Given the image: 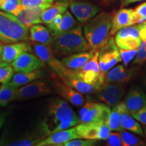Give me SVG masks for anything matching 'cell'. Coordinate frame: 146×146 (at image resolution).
<instances>
[{
	"mask_svg": "<svg viewBox=\"0 0 146 146\" xmlns=\"http://www.w3.org/2000/svg\"><path fill=\"white\" fill-rule=\"evenodd\" d=\"M56 82L47 81H35L18 87L16 94L18 101H24L39 97L47 96L56 90Z\"/></svg>",
	"mask_w": 146,
	"mask_h": 146,
	"instance_id": "5",
	"label": "cell"
},
{
	"mask_svg": "<svg viewBox=\"0 0 146 146\" xmlns=\"http://www.w3.org/2000/svg\"><path fill=\"white\" fill-rule=\"evenodd\" d=\"M5 122V116L3 115L0 114V130H1V127H3V124Z\"/></svg>",
	"mask_w": 146,
	"mask_h": 146,
	"instance_id": "43",
	"label": "cell"
},
{
	"mask_svg": "<svg viewBox=\"0 0 146 146\" xmlns=\"http://www.w3.org/2000/svg\"><path fill=\"white\" fill-rule=\"evenodd\" d=\"M45 138V136L43 135H31L27 137L26 138L21 139L19 140H16L12 142H7L3 144V145L10 146H37L38 143Z\"/></svg>",
	"mask_w": 146,
	"mask_h": 146,
	"instance_id": "30",
	"label": "cell"
},
{
	"mask_svg": "<svg viewBox=\"0 0 146 146\" xmlns=\"http://www.w3.org/2000/svg\"><path fill=\"white\" fill-rule=\"evenodd\" d=\"M29 39V28L20 23L12 14L0 10V42L6 44Z\"/></svg>",
	"mask_w": 146,
	"mask_h": 146,
	"instance_id": "4",
	"label": "cell"
},
{
	"mask_svg": "<svg viewBox=\"0 0 146 146\" xmlns=\"http://www.w3.org/2000/svg\"><path fill=\"white\" fill-rule=\"evenodd\" d=\"M0 87H1V85H0Z\"/></svg>",
	"mask_w": 146,
	"mask_h": 146,
	"instance_id": "49",
	"label": "cell"
},
{
	"mask_svg": "<svg viewBox=\"0 0 146 146\" xmlns=\"http://www.w3.org/2000/svg\"><path fill=\"white\" fill-rule=\"evenodd\" d=\"M96 145V141L93 139H74L70 140L64 144V146H91Z\"/></svg>",
	"mask_w": 146,
	"mask_h": 146,
	"instance_id": "38",
	"label": "cell"
},
{
	"mask_svg": "<svg viewBox=\"0 0 146 146\" xmlns=\"http://www.w3.org/2000/svg\"><path fill=\"white\" fill-rule=\"evenodd\" d=\"M32 49L29 43L24 41H18L3 45L1 60L5 62L12 64L25 52H31Z\"/></svg>",
	"mask_w": 146,
	"mask_h": 146,
	"instance_id": "14",
	"label": "cell"
},
{
	"mask_svg": "<svg viewBox=\"0 0 146 146\" xmlns=\"http://www.w3.org/2000/svg\"><path fill=\"white\" fill-rule=\"evenodd\" d=\"M99 65L102 72L106 73L122 60L120 50L114 39L110 36L99 50Z\"/></svg>",
	"mask_w": 146,
	"mask_h": 146,
	"instance_id": "7",
	"label": "cell"
},
{
	"mask_svg": "<svg viewBox=\"0 0 146 146\" xmlns=\"http://www.w3.org/2000/svg\"><path fill=\"white\" fill-rule=\"evenodd\" d=\"M69 6V0H56L50 8L46 9L41 14L42 23L48 25L58 14L65 13Z\"/></svg>",
	"mask_w": 146,
	"mask_h": 146,
	"instance_id": "22",
	"label": "cell"
},
{
	"mask_svg": "<svg viewBox=\"0 0 146 146\" xmlns=\"http://www.w3.org/2000/svg\"><path fill=\"white\" fill-rule=\"evenodd\" d=\"M122 112H123V110L119 104L116 106L113 107L110 117L106 122V124L111 131H122L123 130L120 125V116H121Z\"/></svg>",
	"mask_w": 146,
	"mask_h": 146,
	"instance_id": "29",
	"label": "cell"
},
{
	"mask_svg": "<svg viewBox=\"0 0 146 146\" xmlns=\"http://www.w3.org/2000/svg\"><path fill=\"white\" fill-rule=\"evenodd\" d=\"M145 137H146V128H145Z\"/></svg>",
	"mask_w": 146,
	"mask_h": 146,
	"instance_id": "47",
	"label": "cell"
},
{
	"mask_svg": "<svg viewBox=\"0 0 146 146\" xmlns=\"http://www.w3.org/2000/svg\"><path fill=\"white\" fill-rule=\"evenodd\" d=\"M35 53L40 60L45 64L50 65L54 60L56 59V55L51 45H47L37 42L32 41Z\"/></svg>",
	"mask_w": 146,
	"mask_h": 146,
	"instance_id": "26",
	"label": "cell"
},
{
	"mask_svg": "<svg viewBox=\"0 0 146 146\" xmlns=\"http://www.w3.org/2000/svg\"><path fill=\"white\" fill-rule=\"evenodd\" d=\"M133 11V9H120L112 16L110 36L114 35L120 29L133 25L131 21V13Z\"/></svg>",
	"mask_w": 146,
	"mask_h": 146,
	"instance_id": "18",
	"label": "cell"
},
{
	"mask_svg": "<svg viewBox=\"0 0 146 146\" xmlns=\"http://www.w3.org/2000/svg\"><path fill=\"white\" fill-rule=\"evenodd\" d=\"M115 42L119 49L138 50L141 43L137 26L127 27L116 33Z\"/></svg>",
	"mask_w": 146,
	"mask_h": 146,
	"instance_id": "9",
	"label": "cell"
},
{
	"mask_svg": "<svg viewBox=\"0 0 146 146\" xmlns=\"http://www.w3.org/2000/svg\"><path fill=\"white\" fill-rule=\"evenodd\" d=\"M143 1V0H120L122 6H127V5L131 4V3L139 2V1Z\"/></svg>",
	"mask_w": 146,
	"mask_h": 146,
	"instance_id": "42",
	"label": "cell"
},
{
	"mask_svg": "<svg viewBox=\"0 0 146 146\" xmlns=\"http://www.w3.org/2000/svg\"><path fill=\"white\" fill-rule=\"evenodd\" d=\"M146 60V41H141L137 54L133 61V64H141Z\"/></svg>",
	"mask_w": 146,
	"mask_h": 146,
	"instance_id": "35",
	"label": "cell"
},
{
	"mask_svg": "<svg viewBox=\"0 0 146 146\" xmlns=\"http://www.w3.org/2000/svg\"><path fill=\"white\" fill-rule=\"evenodd\" d=\"M64 83L70 85L82 94H90L95 92H99L102 88L98 84L91 85L85 83L81 80L73 78H60Z\"/></svg>",
	"mask_w": 146,
	"mask_h": 146,
	"instance_id": "24",
	"label": "cell"
},
{
	"mask_svg": "<svg viewBox=\"0 0 146 146\" xmlns=\"http://www.w3.org/2000/svg\"><path fill=\"white\" fill-rule=\"evenodd\" d=\"M125 89V83H106L99 91V98L108 106L114 107L120 102Z\"/></svg>",
	"mask_w": 146,
	"mask_h": 146,
	"instance_id": "11",
	"label": "cell"
},
{
	"mask_svg": "<svg viewBox=\"0 0 146 146\" xmlns=\"http://www.w3.org/2000/svg\"><path fill=\"white\" fill-rule=\"evenodd\" d=\"M56 91L64 99L70 102L75 106H82L85 102L83 95L70 85L62 82H56Z\"/></svg>",
	"mask_w": 146,
	"mask_h": 146,
	"instance_id": "16",
	"label": "cell"
},
{
	"mask_svg": "<svg viewBox=\"0 0 146 146\" xmlns=\"http://www.w3.org/2000/svg\"><path fill=\"white\" fill-rule=\"evenodd\" d=\"M107 145L110 146H121L123 145V141L119 133H111L107 139Z\"/></svg>",
	"mask_w": 146,
	"mask_h": 146,
	"instance_id": "39",
	"label": "cell"
},
{
	"mask_svg": "<svg viewBox=\"0 0 146 146\" xmlns=\"http://www.w3.org/2000/svg\"><path fill=\"white\" fill-rule=\"evenodd\" d=\"M133 74L134 69H128L123 65H118L106 74V83H127Z\"/></svg>",
	"mask_w": 146,
	"mask_h": 146,
	"instance_id": "19",
	"label": "cell"
},
{
	"mask_svg": "<svg viewBox=\"0 0 146 146\" xmlns=\"http://www.w3.org/2000/svg\"><path fill=\"white\" fill-rule=\"evenodd\" d=\"M120 54L121 56L122 60L123 61L125 66H127L129 62L133 59L136 56L137 50H125V49H120Z\"/></svg>",
	"mask_w": 146,
	"mask_h": 146,
	"instance_id": "37",
	"label": "cell"
},
{
	"mask_svg": "<svg viewBox=\"0 0 146 146\" xmlns=\"http://www.w3.org/2000/svg\"><path fill=\"white\" fill-rule=\"evenodd\" d=\"M77 25V23L70 12L66 10L63 14L62 19L60 24L55 27H47L50 31L52 36H56L70 30Z\"/></svg>",
	"mask_w": 146,
	"mask_h": 146,
	"instance_id": "25",
	"label": "cell"
},
{
	"mask_svg": "<svg viewBox=\"0 0 146 146\" xmlns=\"http://www.w3.org/2000/svg\"><path fill=\"white\" fill-rule=\"evenodd\" d=\"M103 105L102 104L87 102L80 110L79 116L81 123L98 121Z\"/></svg>",
	"mask_w": 146,
	"mask_h": 146,
	"instance_id": "21",
	"label": "cell"
},
{
	"mask_svg": "<svg viewBox=\"0 0 146 146\" xmlns=\"http://www.w3.org/2000/svg\"><path fill=\"white\" fill-rule=\"evenodd\" d=\"M80 123V118L68 104L56 98L51 102L46 119L41 123L40 128L47 137L52 133L74 127Z\"/></svg>",
	"mask_w": 146,
	"mask_h": 146,
	"instance_id": "1",
	"label": "cell"
},
{
	"mask_svg": "<svg viewBox=\"0 0 146 146\" xmlns=\"http://www.w3.org/2000/svg\"><path fill=\"white\" fill-rule=\"evenodd\" d=\"M94 53L95 52L91 50L76 53L65 56L61 61L67 68L72 70H80L93 58Z\"/></svg>",
	"mask_w": 146,
	"mask_h": 146,
	"instance_id": "17",
	"label": "cell"
},
{
	"mask_svg": "<svg viewBox=\"0 0 146 146\" xmlns=\"http://www.w3.org/2000/svg\"><path fill=\"white\" fill-rule=\"evenodd\" d=\"M52 47L56 56L65 57L76 53L90 50L83 35L81 26L76 25L63 33L53 36Z\"/></svg>",
	"mask_w": 146,
	"mask_h": 146,
	"instance_id": "3",
	"label": "cell"
},
{
	"mask_svg": "<svg viewBox=\"0 0 146 146\" xmlns=\"http://www.w3.org/2000/svg\"><path fill=\"white\" fill-rule=\"evenodd\" d=\"M139 31V36L142 41H146V21L137 25Z\"/></svg>",
	"mask_w": 146,
	"mask_h": 146,
	"instance_id": "41",
	"label": "cell"
},
{
	"mask_svg": "<svg viewBox=\"0 0 146 146\" xmlns=\"http://www.w3.org/2000/svg\"><path fill=\"white\" fill-rule=\"evenodd\" d=\"M74 139H81L76 133L75 127L52 133L42 139L37 146H62Z\"/></svg>",
	"mask_w": 146,
	"mask_h": 146,
	"instance_id": "13",
	"label": "cell"
},
{
	"mask_svg": "<svg viewBox=\"0 0 146 146\" xmlns=\"http://www.w3.org/2000/svg\"><path fill=\"white\" fill-rule=\"evenodd\" d=\"M16 72H29L41 68L45 64L37 56L29 52H25L11 64Z\"/></svg>",
	"mask_w": 146,
	"mask_h": 146,
	"instance_id": "12",
	"label": "cell"
},
{
	"mask_svg": "<svg viewBox=\"0 0 146 146\" xmlns=\"http://www.w3.org/2000/svg\"><path fill=\"white\" fill-rule=\"evenodd\" d=\"M144 86H145V91H146V78L145 80L144 81Z\"/></svg>",
	"mask_w": 146,
	"mask_h": 146,
	"instance_id": "46",
	"label": "cell"
},
{
	"mask_svg": "<svg viewBox=\"0 0 146 146\" xmlns=\"http://www.w3.org/2000/svg\"><path fill=\"white\" fill-rule=\"evenodd\" d=\"M29 39L31 41L47 45H52L53 42V36L50 31L40 24L33 25L29 28Z\"/></svg>",
	"mask_w": 146,
	"mask_h": 146,
	"instance_id": "20",
	"label": "cell"
},
{
	"mask_svg": "<svg viewBox=\"0 0 146 146\" xmlns=\"http://www.w3.org/2000/svg\"><path fill=\"white\" fill-rule=\"evenodd\" d=\"M146 21V2H144L133 10L131 13L133 25L141 24Z\"/></svg>",
	"mask_w": 146,
	"mask_h": 146,
	"instance_id": "32",
	"label": "cell"
},
{
	"mask_svg": "<svg viewBox=\"0 0 146 146\" xmlns=\"http://www.w3.org/2000/svg\"><path fill=\"white\" fill-rule=\"evenodd\" d=\"M135 119H136L140 123L146 125V106L131 114Z\"/></svg>",
	"mask_w": 146,
	"mask_h": 146,
	"instance_id": "40",
	"label": "cell"
},
{
	"mask_svg": "<svg viewBox=\"0 0 146 146\" xmlns=\"http://www.w3.org/2000/svg\"><path fill=\"white\" fill-rule=\"evenodd\" d=\"M75 129L78 136L86 139L106 140L111 133L107 124L100 121L81 123Z\"/></svg>",
	"mask_w": 146,
	"mask_h": 146,
	"instance_id": "6",
	"label": "cell"
},
{
	"mask_svg": "<svg viewBox=\"0 0 146 146\" xmlns=\"http://www.w3.org/2000/svg\"><path fill=\"white\" fill-rule=\"evenodd\" d=\"M3 48V45L2 44V43H0V59H1V55H2Z\"/></svg>",
	"mask_w": 146,
	"mask_h": 146,
	"instance_id": "45",
	"label": "cell"
},
{
	"mask_svg": "<svg viewBox=\"0 0 146 146\" xmlns=\"http://www.w3.org/2000/svg\"><path fill=\"white\" fill-rule=\"evenodd\" d=\"M123 102L127 113L131 115L146 106V94L141 89H132Z\"/></svg>",
	"mask_w": 146,
	"mask_h": 146,
	"instance_id": "15",
	"label": "cell"
},
{
	"mask_svg": "<svg viewBox=\"0 0 146 146\" xmlns=\"http://www.w3.org/2000/svg\"><path fill=\"white\" fill-rule=\"evenodd\" d=\"M44 76V72L36 69V70L29 72H17L14 74L11 81L9 82L14 86L20 87L33 81L41 79Z\"/></svg>",
	"mask_w": 146,
	"mask_h": 146,
	"instance_id": "23",
	"label": "cell"
},
{
	"mask_svg": "<svg viewBox=\"0 0 146 146\" xmlns=\"http://www.w3.org/2000/svg\"><path fill=\"white\" fill-rule=\"evenodd\" d=\"M120 137L123 141L124 146H134V145H143L145 143L139 138L127 131H120L119 133Z\"/></svg>",
	"mask_w": 146,
	"mask_h": 146,
	"instance_id": "31",
	"label": "cell"
},
{
	"mask_svg": "<svg viewBox=\"0 0 146 146\" xmlns=\"http://www.w3.org/2000/svg\"><path fill=\"white\" fill-rule=\"evenodd\" d=\"M51 5H43L38 7H25L21 5L11 14H13L20 23L30 28L33 25L42 23L41 14Z\"/></svg>",
	"mask_w": 146,
	"mask_h": 146,
	"instance_id": "8",
	"label": "cell"
},
{
	"mask_svg": "<svg viewBox=\"0 0 146 146\" xmlns=\"http://www.w3.org/2000/svg\"><path fill=\"white\" fill-rule=\"evenodd\" d=\"M69 8L76 19L81 23H86L101 10L99 6L85 0H69Z\"/></svg>",
	"mask_w": 146,
	"mask_h": 146,
	"instance_id": "10",
	"label": "cell"
},
{
	"mask_svg": "<svg viewBox=\"0 0 146 146\" xmlns=\"http://www.w3.org/2000/svg\"><path fill=\"white\" fill-rule=\"evenodd\" d=\"M18 87L10 83L3 84L0 87V106L5 107L11 102L16 100Z\"/></svg>",
	"mask_w": 146,
	"mask_h": 146,
	"instance_id": "27",
	"label": "cell"
},
{
	"mask_svg": "<svg viewBox=\"0 0 146 146\" xmlns=\"http://www.w3.org/2000/svg\"><path fill=\"white\" fill-rule=\"evenodd\" d=\"M7 65H9V64L5 62H3L0 59V66H7Z\"/></svg>",
	"mask_w": 146,
	"mask_h": 146,
	"instance_id": "44",
	"label": "cell"
},
{
	"mask_svg": "<svg viewBox=\"0 0 146 146\" xmlns=\"http://www.w3.org/2000/svg\"><path fill=\"white\" fill-rule=\"evenodd\" d=\"M14 71L12 65L0 66V83H8L11 81L14 76Z\"/></svg>",
	"mask_w": 146,
	"mask_h": 146,
	"instance_id": "33",
	"label": "cell"
},
{
	"mask_svg": "<svg viewBox=\"0 0 146 146\" xmlns=\"http://www.w3.org/2000/svg\"><path fill=\"white\" fill-rule=\"evenodd\" d=\"M112 14L102 12L87 22L83 33L91 51H99L107 43L112 28Z\"/></svg>",
	"mask_w": 146,
	"mask_h": 146,
	"instance_id": "2",
	"label": "cell"
},
{
	"mask_svg": "<svg viewBox=\"0 0 146 146\" xmlns=\"http://www.w3.org/2000/svg\"><path fill=\"white\" fill-rule=\"evenodd\" d=\"M21 5V0H0V10L12 13Z\"/></svg>",
	"mask_w": 146,
	"mask_h": 146,
	"instance_id": "34",
	"label": "cell"
},
{
	"mask_svg": "<svg viewBox=\"0 0 146 146\" xmlns=\"http://www.w3.org/2000/svg\"><path fill=\"white\" fill-rule=\"evenodd\" d=\"M120 125L123 129L133 132L136 134L143 136V132L141 127L136 120L133 119V117L127 112H122L120 116Z\"/></svg>",
	"mask_w": 146,
	"mask_h": 146,
	"instance_id": "28",
	"label": "cell"
},
{
	"mask_svg": "<svg viewBox=\"0 0 146 146\" xmlns=\"http://www.w3.org/2000/svg\"><path fill=\"white\" fill-rule=\"evenodd\" d=\"M56 0H21V5L25 7H38L43 5H52Z\"/></svg>",
	"mask_w": 146,
	"mask_h": 146,
	"instance_id": "36",
	"label": "cell"
},
{
	"mask_svg": "<svg viewBox=\"0 0 146 146\" xmlns=\"http://www.w3.org/2000/svg\"><path fill=\"white\" fill-rule=\"evenodd\" d=\"M106 1H111V0H106Z\"/></svg>",
	"mask_w": 146,
	"mask_h": 146,
	"instance_id": "48",
	"label": "cell"
}]
</instances>
